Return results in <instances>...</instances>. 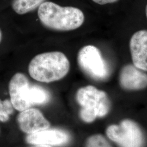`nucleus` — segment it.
Here are the masks:
<instances>
[{
    "mask_svg": "<svg viewBox=\"0 0 147 147\" xmlns=\"http://www.w3.org/2000/svg\"><path fill=\"white\" fill-rule=\"evenodd\" d=\"M38 15L42 25L57 31H70L81 26L84 21L82 11L74 7H62L53 2H44Z\"/></svg>",
    "mask_w": 147,
    "mask_h": 147,
    "instance_id": "1",
    "label": "nucleus"
},
{
    "mask_svg": "<svg viewBox=\"0 0 147 147\" xmlns=\"http://www.w3.org/2000/svg\"><path fill=\"white\" fill-rule=\"evenodd\" d=\"M70 62L63 53L53 51L37 55L29 63L28 70L35 80L50 83L64 78L70 70Z\"/></svg>",
    "mask_w": 147,
    "mask_h": 147,
    "instance_id": "2",
    "label": "nucleus"
},
{
    "mask_svg": "<svg viewBox=\"0 0 147 147\" xmlns=\"http://www.w3.org/2000/svg\"><path fill=\"white\" fill-rule=\"evenodd\" d=\"M76 98L81 107L80 117L85 122L90 123L97 117L106 116L110 110V102L107 94L93 86L80 88Z\"/></svg>",
    "mask_w": 147,
    "mask_h": 147,
    "instance_id": "3",
    "label": "nucleus"
},
{
    "mask_svg": "<svg viewBox=\"0 0 147 147\" xmlns=\"http://www.w3.org/2000/svg\"><path fill=\"white\" fill-rule=\"evenodd\" d=\"M77 61L80 69L93 79L103 80L109 76L108 65L100 50L94 45L82 47L78 53Z\"/></svg>",
    "mask_w": 147,
    "mask_h": 147,
    "instance_id": "4",
    "label": "nucleus"
},
{
    "mask_svg": "<svg viewBox=\"0 0 147 147\" xmlns=\"http://www.w3.org/2000/svg\"><path fill=\"white\" fill-rule=\"evenodd\" d=\"M106 134L110 140L118 143L121 147H142V132L132 121L125 120L119 125L109 126L106 130Z\"/></svg>",
    "mask_w": 147,
    "mask_h": 147,
    "instance_id": "5",
    "label": "nucleus"
},
{
    "mask_svg": "<svg viewBox=\"0 0 147 147\" xmlns=\"http://www.w3.org/2000/svg\"><path fill=\"white\" fill-rule=\"evenodd\" d=\"M30 86L28 79L24 74L17 73L11 78L9 92L11 102L16 110L23 111L31 106L28 100Z\"/></svg>",
    "mask_w": 147,
    "mask_h": 147,
    "instance_id": "6",
    "label": "nucleus"
},
{
    "mask_svg": "<svg viewBox=\"0 0 147 147\" xmlns=\"http://www.w3.org/2000/svg\"><path fill=\"white\" fill-rule=\"evenodd\" d=\"M18 121L22 131L33 134L49 129L50 123L40 111L36 109H28L21 111L18 115Z\"/></svg>",
    "mask_w": 147,
    "mask_h": 147,
    "instance_id": "7",
    "label": "nucleus"
},
{
    "mask_svg": "<svg viewBox=\"0 0 147 147\" xmlns=\"http://www.w3.org/2000/svg\"><path fill=\"white\" fill-rule=\"evenodd\" d=\"M137 68L134 64H126L119 74V83L122 88L137 90L147 87V74Z\"/></svg>",
    "mask_w": 147,
    "mask_h": 147,
    "instance_id": "8",
    "label": "nucleus"
},
{
    "mask_svg": "<svg viewBox=\"0 0 147 147\" xmlns=\"http://www.w3.org/2000/svg\"><path fill=\"white\" fill-rule=\"evenodd\" d=\"M130 49L133 64L141 70L147 71V31L135 33L130 41Z\"/></svg>",
    "mask_w": 147,
    "mask_h": 147,
    "instance_id": "9",
    "label": "nucleus"
},
{
    "mask_svg": "<svg viewBox=\"0 0 147 147\" xmlns=\"http://www.w3.org/2000/svg\"><path fill=\"white\" fill-rule=\"evenodd\" d=\"M69 140V137L66 132L56 129H48L30 134L26 137L27 142L34 145H62L68 142Z\"/></svg>",
    "mask_w": 147,
    "mask_h": 147,
    "instance_id": "10",
    "label": "nucleus"
},
{
    "mask_svg": "<svg viewBox=\"0 0 147 147\" xmlns=\"http://www.w3.org/2000/svg\"><path fill=\"white\" fill-rule=\"evenodd\" d=\"M46 0H13L12 8L19 15H23L35 10Z\"/></svg>",
    "mask_w": 147,
    "mask_h": 147,
    "instance_id": "11",
    "label": "nucleus"
},
{
    "mask_svg": "<svg viewBox=\"0 0 147 147\" xmlns=\"http://www.w3.org/2000/svg\"><path fill=\"white\" fill-rule=\"evenodd\" d=\"M50 99V94L47 90L37 85L30 86L28 100L31 105H42Z\"/></svg>",
    "mask_w": 147,
    "mask_h": 147,
    "instance_id": "12",
    "label": "nucleus"
},
{
    "mask_svg": "<svg viewBox=\"0 0 147 147\" xmlns=\"http://www.w3.org/2000/svg\"><path fill=\"white\" fill-rule=\"evenodd\" d=\"M14 109L11 100L2 101L0 99V121L5 122L8 121L9 116L13 113Z\"/></svg>",
    "mask_w": 147,
    "mask_h": 147,
    "instance_id": "13",
    "label": "nucleus"
},
{
    "mask_svg": "<svg viewBox=\"0 0 147 147\" xmlns=\"http://www.w3.org/2000/svg\"><path fill=\"white\" fill-rule=\"evenodd\" d=\"M86 147H111L105 138L100 135H95L88 139Z\"/></svg>",
    "mask_w": 147,
    "mask_h": 147,
    "instance_id": "14",
    "label": "nucleus"
},
{
    "mask_svg": "<svg viewBox=\"0 0 147 147\" xmlns=\"http://www.w3.org/2000/svg\"><path fill=\"white\" fill-rule=\"evenodd\" d=\"M94 2L100 5H104L109 3H113L118 0H92Z\"/></svg>",
    "mask_w": 147,
    "mask_h": 147,
    "instance_id": "15",
    "label": "nucleus"
},
{
    "mask_svg": "<svg viewBox=\"0 0 147 147\" xmlns=\"http://www.w3.org/2000/svg\"><path fill=\"white\" fill-rule=\"evenodd\" d=\"M31 147H51L50 146H46V145H36L35 146Z\"/></svg>",
    "mask_w": 147,
    "mask_h": 147,
    "instance_id": "16",
    "label": "nucleus"
},
{
    "mask_svg": "<svg viewBox=\"0 0 147 147\" xmlns=\"http://www.w3.org/2000/svg\"><path fill=\"white\" fill-rule=\"evenodd\" d=\"M2 39V33L1 30H0V42H1Z\"/></svg>",
    "mask_w": 147,
    "mask_h": 147,
    "instance_id": "17",
    "label": "nucleus"
},
{
    "mask_svg": "<svg viewBox=\"0 0 147 147\" xmlns=\"http://www.w3.org/2000/svg\"><path fill=\"white\" fill-rule=\"evenodd\" d=\"M146 16H147V5L146 6Z\"/></svg>",
    "mask_w": 147,
    "mask_h": 147,
    "instance_id": "18",
    "label": "nucleus"
}]
</instances>
